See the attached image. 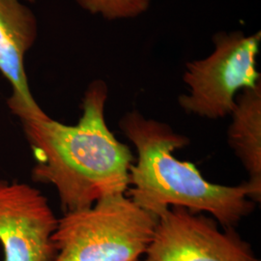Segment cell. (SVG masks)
<instances>
[{
  "mask_svg": "<svg viewBox=\"0 0 261 261\" xmlns=\"http://www.w3.org/2000/svg\"><path fill=\"white\" fill-rule=\"evenodd\" d=\"M109 96L101 80L89 84L75 125L50 117L20 120L36 161L33 181L56 188L64 213L88 208L105 196L126 193L135 158L108 127Z\"/></svg>",
  "mask_w": 261,
  "mask_h": 261,
  "instance_id": "obj_1",
  "label": "cell"
},
{
  "mask_svg": "<svg viewBox=\"0 0 261 261\" xmlns=\"http://www.w3.org/2000/svg\"><path fill=\"white\" fill-rule=\"evenodd\" d=\"M119 127L138 153L126 195L144 210L159 218L170 207H183L211 216L223 228H236L253 212L256 204L246 181L238 186L214 184L194 164L175 158L174 151L190 140L167 123L135 110L123 115Z\"/></svg>",
  "mask_w": 261,
  "mask_h": 261,
  "instance_id": "obj_2",
  "label": "cell"
},
{
  "mask_svg": "<svg viewBox=\"0 0 261 261\" xmlns=\"http://www.w3.org/2000/svg\"><path fill=\"white\" fill-rule=\"evenodd\" d=\"M158 221L126 193L105 196L58 219L53 235L55 261H139Z\"/></svg>",
  "mask_w": 261,
  "mask_h": 261,
  "instance_id": "obj_3",
  "label": "cell"
},
{
  "mask_svg": "<svg viewBox=\"0 0 261 261\" xmlns=\"http://www.w3.org/2000/svg\"><path fill=\"white\" fill-rule=\"evenodd\" d=\"M213 41L210 56L187 63L183 81L190 90L179 96L178 103L188 113L217 120L230 115L237 94L261 83L256 68L260 32H221Z\"/></svg>",
  "mask_w": 261,
  "mask_h": 261,
  "instance_id": "obj_4",
  "label": "cell"
},
{
  "mask_svg": "<svg viewBox=\"0 0 261 261\" xmlns=\"http://www.w3.org/2000/svg\"><path fill=\"white\" fill-rule=\"evenodd\" d=\"M139 261H260L233 227L183 207L159 217L153 239Z\"/></svg>",
  "mask_w": 261,
  "mask_h": 261,
  "instance_id": "obj_5",
  "label": "cell"
},
{
  "mask_svg": "<svg viewBox=\"0 0 261 261\" xmlns=\"http://www.w3.org/2000/svg\"><path fill=\"white\" fill-rule=\"evenodd\" d=\"M58 224L38 189L0 180V244L4 261H55L53 235Z\"/></svg>",
  "mask_w": 261,
  "mask_h": 261,
  "instance_id": "obj_6",
  "label": "cell"
},
{
  "mask_svg": "<svg viewBox=\"0 0 261 261\" xmlns=\"http://www.w3.org/2000/svg\"><path fill=\"white\" fill-rule=\"evenodd\" d=\"M37 36L32 12L19 0H0V72L9 82L13 94L10 110L20 120L48 117L30 92L24 69V56Z\"/></svg>",
  "mask_w": 261,
  "mask_h": 261,
  "instance_id": "obj_7",
  "label": "cell"
},
{
  "mask_svg": "<svg viewBox=\"0 0 261 261\" xmlns=\"http://www.w3.org/2000/svg\"><path fill=\"white\" fill-rule=\"evenodd\" d=\"M227 142L245 168L252 200L261 201V83L237 94Z\"/></svg>",
  "mask_w": 261,
  "mask_h": 261,
  "instance_id": "obj_8",
  "label": "cell"
},
{
  "mask_svg": "<svg viewBox=\"0 0 261 261\" xmlns=\"http://www.w3.org/2000/svg\"><path fill=\"white\" fill-rule=\"evenodd\" d=\"M84 10L107 19H132L149 8L151 0H76Z\"/></svg>",
  "mask_w": 261,
  "mask_h": 261,
  "instance_id": "obj_9",
  "label": "cell"
},
{
  "mask_svg": "<svg viewBox=\"0 0 261 261\" xmlns=\"http://www.w3.org/2000/svg\"><path fill=\"white\" fill-rule=\"evenodd\" d=\"M28 1H34V0H28Z\"/></svg>",
  "mask_w": 261,
  "mask_h": 261,
  "instance_id": "obj_10",
  "label": "cell"
}]
</instances>
